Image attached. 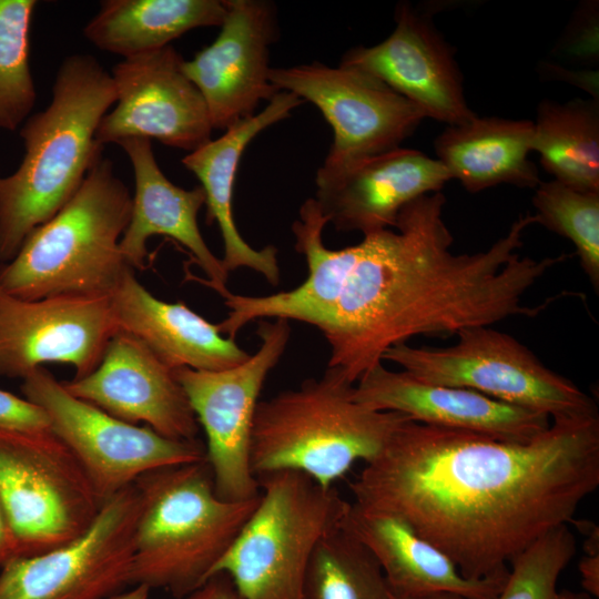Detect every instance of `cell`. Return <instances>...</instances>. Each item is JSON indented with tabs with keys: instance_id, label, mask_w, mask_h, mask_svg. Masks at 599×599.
<instances>
[{
	"instance_id": "obj_32",
	"label": "cell",
	"mask_w": 599,
	"mask_h": 599,
	"mask_svg": "<svg viewBox=\"0 0 599 599\" xmlns=\"http://www.w3.org/2000/svg\"><path fill=\"white\" fill-rule=\"evenodd\" d=\"M0 429L14 433L50 432L45 410L33 402L0 389Z\"/></svg>"
},
{
	"instance_id": "obj_30",
	"label": "cell",
	"mask_w": 599,
	"mask_h": 599,
	"mask_svg": "<svg viewBox=\"0 0 599 599\" xmlns=\"http://www.w3.org/2000/svg\"><path fill=\"white\" fill-rule=\"evenodd\" d=\"M532 205L536 223L568 238L596 291L599 288V192H585L557 180L540 182Z\"/></svg>"
},
{
	"instance_id": "obj_2",
	"label": "cell",
	"mask_w": 599,
	"mask_h": 599,
	"mask_svg": "<svg viewBox=\"0 0 599 599\" xmlns=\"http://www.w3.org/2000/svg\"><path fill=\"white\" fill-rule=\"evenodd\" d=\"M599 486V415L551 419L527 443L404 423L349 484L355 502L397 516L473 580L575 519Z\"/></svg>"
},
{
	"instance_id": "obj_21",
	"label": "cell",
	"mask_w": 599,
	"mask_h": 599,
	"mask_svg": "<svg viewBox=\"0 0 599 599\" xmlns=\"http://www.w3.org/2000/svg\"><path fill=\"white\" fill-rule=\"evenodd\" d=\"M126 153L134 172V195L129 224L120 250L130 267L144 270L149 255L146 243L164 235L183 245L207 277L206 284L223 298L230 293L229 273L205 243L197 213L205 204L201 186L191 190L173 184L161 171L151 140L130 138L118 142Z\"/></svg>"
},
{
	"instance_id": "obj_13",
	"label": "cell",
	"mask_w": 599,
	"mask_h": 599,
	"mask_svg": "<svg viewBox=\"0 0 599 599\" xmlns=\"http://www.w3.org/2000/svg\"><path fill=\"white\" fill-rule=\"evenodd\" d=\"M271 83L313 103L334 136L323 165L387 152L417 129L424 113L379 79L354 68L319 62L271 68Z\"/></svg>"
},
{
	"instance_id": "obj_18",
	"label": "cell",
	"mask_w": 599,
	"mask_h": 599,
	"mask_svg": "<svg viewBox=\"0 0 599 599\" xmlns=\"http://www.w3.org/2000/svg\"><path fill=\"white\" fill-rule=\"evenodd\" d=\"M450 180L437 159L396 148L338 165H322L315 177L314 200L337 231L367 234L395 227L403 207L440 192Z\"/></svg>"
},
{
	"instance_id": "obj_25",
	"label": "cell",
	"mask_w": 599,
	"mask_h": 599,
	"mask_svg": "<svg viewBox=\"0 0 599 599\" xmlns=\"http://www.w3.org/2000/svg\"><path fill=\"white\" fill-rule=\"evenodd\" d=\"M534 121L477 115L436 136L437 160L470 193L499 184L536 189L539 171L528 159Z\"/></svg>"
},
{
	"instance_id": "obj_29",
	"label": "cell",
	"mask_w": 599,
	"mask_h": 599,
	"mask_svg": "<svg viewBox=\"0 0 599 599\" xmlns=\"http://www.w3.org/2000/svg\"><path fill=\"white\" fill-rule=\"evenodd\" d=\"M35 6L34 0H0V130H17L35 103L29 64Z\"/></svg>"
},
{
	"instance_id": "obj_23",
	"label": "cell",
	"mask_w": 599,
	"mask_h": 599,
	"mask_svg": "<svg viewBox=\"0 0 599 599\" xmlns=\"http://www.w3.org/2000/svg\"><path fill=\"white\" fill-rule=\"evenodd\" d=\"M342 528L374 555L396 596L449 592L466 599H496L508 576L467 579L447 555L405 520L355 502H349Z\"/></svg>"
},
{
	"instance_id": "obj_19",
	"label": "cell",
	"mask_w": 599,
	"mask_h": 599,
	"mask_svg": "<svg viewBox=\"0 0 599 599\" xmlns=\"http://www.w3.org/2000/svg\"><path fill=\"white\" fill-rule=\"evenodd\" d=\"M73 396L133 425L176 440H196L199 423L173 369L119 331L89 375L62 382Z\"/></svg>"
},
{
	"instance_id": "obj_35",
	"label": "cell",
	"mask_w": 599,
	"mask_h": 599,
	"mask_svg": "<svg viewBox=\"0 0 599 599\" xmlns=\"http://www.w3.org/2000/svg\"><path fill=\"white\" fill-rule=\"evenodd\" d=\"M12 557H14V545L0 506V568Z\"/></svg>"
},
{
	"instance_id": "obj_27",
	"label": "cell",
	"mask_w": 599,
	"mask_h": 599,
	"mask_svg": "<svg viewBox=\"0 0 599 599\" xmlns=\"http://www.w3.org/2000/svg\"><path fill=\"white\" fill-rule=\"evenodd\" d=\"M532 151L554 180L579 191L599 192L598 100L541 101Z\"/></svg>"
},
{
	"instance_id": "obj_8",
	"label": "cell",
	"mask_w": 599,
	"mask_h": 599,
	"mask_svg": "<svg viewBox=\"0 0 599 599\" xmlns=\"http://www.w3.org/2000/svg\"><path fill=\"white\" fill-rule=\"evenodd\" d=\"M447 347H390L383 361L419 380L471 389L550 417L598 416L592 398L555 373L524 344L491 326L461 329Z\"/></svg>"
},
{
	"instance_id": "obj_36",
	"label": "cell",
	"mask_w": 599,
	"mask_h": 599,
	"mask_svg": "<svg viewBox=\"0 0 599 599\" xmlns=\"http://www.w3.org/2000/svg\"><path fill=\"white\" fill-rule=\"evenodd\" d=\"M151 589L143 585L132 586L130 590L125 592H119L109 599H150Z\"/></svg>"
},
{
	"instance_id": "obj_14",
	"label": "cell",
	"mask_w": 599,
	"mask_h": 599,
	"mask_svg": "<svg viewBox=\"0 0 599 599\" xmlns=\"http://www.w3.org/2000/svg\"><path fill=\"white\" fill-rule=\"evenodd\" d=\"M119 332L110 297L22 300L0 290V375L24 378L48 363L92 373Z\"/></svg>"
},
{
	"instance_id": "obj_6",
	"label": "cell",
	"mask_w": 599,
	"mask_h": 599,
	"mask_svg": "<svg viewBox=\"0 0 599 599\" xmlns=\"http://www.w3.org/2000/svg\"><path fill=\"white\" fill-rule=\"evenodd\" d=\"M135 485L141 509L131 586L164 589L176 599L209 579L261 498L219 497L206 459L149 471Z\"/></svg>"
},
{
	"instance_id": "obj_22",
	"label": "cell",
	"mask_w": 599,
	"mask_h": 599,
	"mask_svg": "<svg viewBox=\"0 0 599 599\" xmlns=\"http://www.w3.org/2000/svg\"><path fill=\"white\" fill-rule=\"evenodd\" d=\"M119 331L144 344L171 369L222 370L251 354L224 336L217 326L184 302L169 303L153 296L126 271L110 296Z\"/></svg>"
},
{
	"instance_id": "obj_17",
	"label": "cell",
	"mask_w": 599,
	"mask_h": 599,
	"mask_svg": "<svg viewBox=\"0 0 599 599\" xmlns=\"http://www.w3.org/2000/svg\"><path fill=\"white\" fill-rule=\"evenodd\" d=\"M395 21L388 38L373 47L348 50L341 64L379 79L415 104L425 118L447 125L474 119L476 114L467 105L453 48L438 32L430 14L400 3Z\"/></svg>"
},
{
	"instance_id": "obj_1",
	"label": "cell",
	"mask_w": 599,
	"mask_h": 599,
	"mask_svg": "<svg viewBox=\"0 0 599 599\" xmlns=\"http://www.w3.org/2000/svg\"><path fill=\"white\" fill-rule=\"evenodd\" d=\"M445 202L441 192L420 196L399 212L396 231L370 232L357 244L331 250L322 237L327 220L314 197L307 199L292 224L306 278L271 295L230 292L220 332L235 339L245 325L264 318L308 324L328 343L327 368L356 384L383 364L387 349L412 337L529 317L532 308L522 298L536 274L516 256L519 231L508 230L485 251L455 254L443 220Z\"/></svg>"
},
{
	"instance_id": "obj_26",
	"label": "cell",
	"mask_w": 599,
	"mask_h": 599,
	"mask_svg": "<svg viewBox=\"0 0 599 599\" xmlns=\"http://www.w3.org/2000/svg\"><path fill=\"white\" fill-rule=\"evenodd\" d=\"M219 0H105L83 35L94 47L128 59L159 50L200 27H221Z\"/></svg>"
},
{
	"instance_id": "obj_15",
	"label": "cell",
	"mask_w": 599,
	"mask_h": 599,
	"mask_svg": "<svg viewBox=\"0 0 599 599\" xmlns=\"http://www.w3.org/2000/svg\"><path fill=\"white\" fill-rule=\"evenodd\" d=\"M172 45L123 59L112 69L115 106L101 120L97 141L104 146L130 138L155 139L192 152L211 140L205 102L182 69Z\"/></svg>"
},
{
	"instance_id": "obj_3",
	"label": "cell",
	"mask_w": 599,
	"mask_h": 599,
	"mask_svg": "<svg viewBox=\"0 0 599 599\" xmlns=\"http://www.w3.org/2000/svg\"><path fill=\"white\" fill-rule=\"evenodd\" d=\"M115 99L113 79L94 57L63 59L50 104L20 129L22 162L0 177V263L10 262L27 236L71 200L103 158L97 130Z\"/></svg>"
},
{
	"instance_id": "obj_10",
	"label": "cell",
	"mask_w": 599,
	"mask_h": 599,
	"mask_svg": "<svg viewBox=\"0 0 599 599\" xmlns=\"http://www.w3.org/2000/svg\"><path fill=\"white\" fill-rule=\"evenodd\" d=\"M22 380L24 397L45 410L51 432L81 464L101 502L149 471L205 459L199 439H171L123 422L73 396L43 367Z\"/></svg>"
},
{
	"instance_id": "obj_37",
	"label": "cell",
	"mask_w": 599,
	"mask_h": 599,
	"mask_svg": "<svg viewBox=\"0 0 599 599\" xmlns=\"http://www.w3.org/2000/svg\"><path fill=\"white\" fill-rule=\"evenodd\" d=\"M389 599H466L459 595L449 593V592H434V593H425V595H418V596H396L390 595Z\"/></svg>"
},
{
	"instance_id": "obj_20",
	"label": "cell",
	"mask_w": 599,
	"mask_h": 599,
	"mask_svg": "<svg viewBox=\"0 0 599 599\" xmlns=\"http://www.w3.org/2000/svg\"><path fill=\"white\" fill-rule=\"evenodd\" d=\"M354 397L369 408L397 412L414 422L512 443L532 440L551 423L544 413L471 389L429 384L404 370H389L383 364L357 380Z\"/></svg>"
},
{
	"instance_id": "obj_16",
	"label": "cell",
	"mask_w": 599,
	"mask_h": 599,
	"mask_svg": "<svg viewBox=\"0 0 599 599\" xmlns=\"http://www.w3.org/2000/svg\"><path fill=\"white\" fill-rule=\"evenodd\" d=\"M224 2L219 35L184 60L182 69L200 91L213 130L226 131L254 115L260 102H270L280 90L268 79L270 45L278 31L274 6L263 0Z\"/></svg>"
},
{
	"instance_id": "obj_11",
	"label": "cell",
	"mask_w": 599,
	"mask_h": 599,
	"mask_svg": "<svg viewBox=\"0 0 599 599\" xmlns=\"http://www.w3.org/2000/svg\"><path fill=\"white\" fill-rule=\"evenodd\" d=\"M258 349L222 370L173 369L205 437V459L219 497L243 501L261 495L251 469V436L260 393L291 337L290 321H260Z\"/></svg>"
},
{
	"instance_id": "obj_28",
	"label": "cell",
	"mask_w": 599,
	"mask_h": 599,
	"mask_svg": "<svg viewBox=\"0 0 599 599\" xmlns=\"http://www.w3.org/2000/svg\"><path fill=\"white\" fill-rule=\"evenodd\" d=\"M374 555L342 526L324 536L311 557L303 599H389Z\"/></svg>"
},
{
	"instance_id": "obj_4",
	"label": "cell",
	"mask_w": 599,
	"mask_h": 599,
	"mask_svg": "<svg viewBox=\"0 0 599 599\" xmlns=\"http://www.w3.org/2000/svg\"><path fill=\"white\" fill-rule=\"evenodd\" d=\"M355 384L326 368L318 378L257 403L251 436V469L255 477L293 470L323 487L368 463L410 418L376 410L357 402Z\"/></svg>"
},
{
	"instance_id": "obj_5",
	"label": "cell",
	"mask_w": 599,
	"mask_h": 599,
	"mask_svg": "<svg viewBox=\"0 0 599 599\" xmlns=\"http://www.w3.org/2000/svg\"><path fill=\"white\" fill-rule=\"evenodd\" d=\"M131 210L129 189L102 158L71 200L3 264L0 290L22 300L110 297L132 268L120 250Z\"/></svg>"
},
{
	"instance_id": "obj_33",
	"label": "cell",
	"mask_w": 599,
	"mask_h": 599,
	"mask_svg": "<svg viewBox=\"0 0 599 599\" xmlns=\"http://www.w3.org/2000/svg\"><path fill=\"white\" fill-rule=\"evenodd\" d=\"M585 536L583 551L578 569L581 576L583 591L591 597L599 596V529L588 520H572Z\"/></svg>"
},
{
	"instance_id": "obj_9",
	"label": "cell",
	"mask_w": 599,
	"mask_h": 599,
	"mask_svg": "<svg viewBox=\"0 0 599 599\" xmlns=\"http://www.w3.org/2000/svg\"><path fill=\"white\" fill-rule=\"evenodd\" d=\"M101 505L81 464L51 430L0 429V506L14 557L34 556L75 539Z\"/></svg>"
},
{
	"instance_id": "obj_12",
	"label": "cell",
	"mask_w": 599,
	"mask_h": 599,
	"mask_svg": "<svg viewBox=\"0 0 599 599\" xmlns=\"http://www.w3.org/2000/svg\"><path fill=\"white\" fill-rule=\"evenodd\" d=\"M141 509L134 484L105 499L75 539L0 570V599H109L131 586L134 537Z\"/></svg>"
},
{
	"instance_id": "obj_34",
	"label": "cell",
	"mask_w": 599,
	"mask_h": 599,
	"mask_svg": "<svg viewBox=\"0 0 599 599\" xmlns=\"http://www.w3.org/2000/svg\"><path fill=\"white\" fill-rule=\"evenodd\" d=\"M186 599H241L231 578L223 572L210 577Z\"/></svg>"
},
{
	"instance_id": "obj_24",
	"label": "cell",
	"mask_w": 599,
	"mask_h": 599,
	"mask_svg": "<svg viewBox=\"0 0 599 599\" xmlns=\"http://www.w3.org/2000/svg\"><path fill=\"white\" fill-rule=\"evenodd\" d=\"M304 101L280 91L264 108L227 129L182 159V164L201 182L205 193L206 223H217L224 245L222 264L231 272L246 267L261 274L271 285L280 283L277 250L273 245L253 248L240 234L232 212L233 185L243 151L263 130L291 115Z\"/></svg>"
},
{
	"instance_id": "obj_31",
	"label": "cell",
	"mask_w": 599,
	"mask_h": 599,
	"mask_svg": "<svg viewBox=\"0 0 599 599\" xmlns=\"http://www.w3.org/2000/svg\"><path fill=\"white\" fill-rule=\"evenodd\" d=\"M576 554V539L559 526L529 546L509 565L496 599H592L585 591L559 590L558 580Z\"/></svg>"
},
{
	"instance_id": "obj_7",
	"label": "cell",
	"mask_w": 599,
	"mask_h": 599,
	"mask_svg": "<svg viewBox=\"0 0 599 599\" xmlns=\"http://www.w3.org/2000/svg\"><path fill=\"white\" fill-rule=\"evenodd\" d=\"M256 478L260 501L210 577L226 573L241 599H303L315 547L342 526L349 502L298 471Z\"/></svg>"
}]
</instances>
